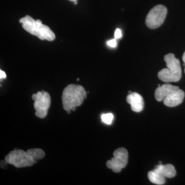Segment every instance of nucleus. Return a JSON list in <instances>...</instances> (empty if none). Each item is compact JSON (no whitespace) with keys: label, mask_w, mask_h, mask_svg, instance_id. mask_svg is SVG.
Segmentation results:
<instances>
[{"label":"nucleus","mask_w":185,"mask_h":185,"mask_svg":"<svg viewBox=\"0 0 185 185\" xmlns=\"http://www.w3.org/2000/svg\"><path fill=\"white\" fill-rule=\"evenodd\" d=\"M6 77V75L5 74V72L2 70H0V78L1 79H4Z\"/></svg>","instance_id":"nucleus-17"},{"label":"nucleus","mask_w":185,"mask_h":185,"mask_svg":"<svg viewBox=\"0 0 185 185\" xmlns=\"http://www.w3.org/2000/svg\"><path fill=\"white\" fill-rule=\"evenodd\" d=\"M5 161L17 168L31 167L35 163L31 155L24 150H15L5 156Z\"/></svg>","instance_id":"nucleus-4"},{"label":"nucleus","mask_w":185,"mask_h":185,"mask_svg":"<svg viewBox=\"0 0 185 185\" xmlns=\"http://www.w3.org/2000/svg\"><path fill=\"white\" fill-rule=\"evenodd\" d=\"M19 22L26 31L37 36L40 40L52 41L56 38V35L52 29L42 24L40 20H35L31 17L27 15L20 19Z\"/></svg>","instance_id":"nucleus-2"},{"label":"nucleus","mask_w":185,"mask_h":185,"mask_svg":"<svg viewBox=\"0 0 185 185\" xmlns=\"http://www.w3.org/2000/svg\"><path fill=\"white\" fill-rule=\"evenodd\" d=\"M87 98V92L82 86L70 84L62 93V100L63 108L65 111H75L80 106Z\"/></svg>","instance_id":"nucleus-1"},{"label":"nucleus","mask_w":185,"mask_h":185,"mask_svg":"<svg viewBox=\"0 0 185 185\" xmlns=\"http://www.w3.org/2000/svg\"><path fill=\"white\" fill-rule=\"evenodd\" d=\"M32 99L34 101L35 116L40 118H45L51 104L50 95L44 91H39L32 94Z\"/></svg>","instance_id":"nucleus-5"},{"label":"nucleus","mask_w":185,"mask_h":185,"mask_svg":"<svg viewBox=\"0 0 185 185\" xmlns=\"http://www.w3.org/2000/svg\"><path fill=\"white\" fill-rule=\"evenodd\" d=\"M158 86L159 87L156 89L155 92V97L158 102H161L166 97L179 88L177 86H174L169 83L164 84L161 86Z\"/></svg>","instance_id":"nucleus-10"},{"label":"nucleus","mask_w":185,"mask_h":185,"mask_svg":"<svg viewBox=\"0 0 185 185\" xmlns=\"http://www.w3.org/2000/svg\"><path fill=\"white\" fill-rule=\"evenodd\" d=\"M127 102L131 105V109L135 112H140L143 109V99L142 97L136 92L129 94L127 97Z\"/></svg>","instance_id":"nucleus-9"},{"label":"nucleus","mask_w":185,"mask_h":185,"mask_svg":"<svg viewBox=\"0 0 185 185\" xmlns=\"http://www.w3.org/2000/svg\"><path fill=\"white\" fill-rule=\"evenodd\" d=\"M184 71H185V69H184Z\"/></svg>","instance_id":"nucleus-22"},{"label":"nucleus","mask_w":185,"mask_h":185,"mask_svg":"<svg viewBox=\"0 0 185 185\" xmlns=\"http://www.w3.org/2000/svg\"><path fill=\"white\" fill-rule=\"evenodd\" d=\"M164 61L167 68L159 71L158 78L166 83L179 81L182 77L179 60L175 57L173 54L169 53L165 56Z\"/></svg>","instance_id":"nucleus-3"},{"label":"nucleus","mask_w":185,"mask_h":185,"mask_svg":"<svg viewBox=\"0 0 185 185\" xmlns=\"http://www.w3.org/2000/svg\"><path fill=\"white\" fill-rule=\"evenodd\" d=\"M70 1H72V2H75V1H77V0H69Z\"/></svg>","instance_id":"nucleus-19"},{"label":"nucleus","mask_w":185,"mask_h":185,"mask_svg":"<svg viewBox=\"0 0 185 185\" xmlns=\"http://www.w3.org/2000/svg\"><path fill=\"white\" fill-rule=\"evenodd\" d=\"M102 122L107 124H111L114 119V115L112 113L103 114L101 116Z\"/></svg>","instance_id":"nucleus-14"},{"label":"nucleus","mask_w":185,"mask_h":185,"mask_svg":"<svg viewBox=\"0 0 185 185\" xmlns=\"http://www.w3.org/2000/svg\"><path fill=\"white\" fill-rule=\"evenodd\" d=\"M27 152L31 155L32 158L35 160V163H37V161L38 159H42L45 156L44 151L39 148L31 149L28 150Z\"/></svg>","instance_id":"nucleus-13"},{"label":"nucleus","mask_w":185,"mask_h":185,"mask_svg":"<svg viewBox=\"0 0 185 185\" xmlns=\"http://www.w3.org/2000/svg\"><path fill=\"white\" fill-rule=\"evenodd\" d=\"M148 177L150 182L156 185H164L166 182V178L154 169L148 172Z\"/></svg>","instance_id":"nucleus-12"},{"label":"nucleus","mask_w":185,"mask_h":185,"mask_svg":"<svg viewBox=\"0 0 185 185\" xmlns=\"http://www.w3.org/2000/svg\"><path fill=\"white\" fill-rule=\"evenodd\" d=\"M167 9L163 5H157L150 10L146 18V24L150 29H156L164 22Z\"/></svg>","instance_id":"nucleus-6"},{"label":"nucleus","mask_w":185,"mask_h":185,"mask_svg":"<svg viewBox=\"0 0 185 185\" xmlns=\"http://www.w3.org/2000/svg\"><path fill=\"white\" fill-rule=\"evenodd\" d=\"M74 3H75V4H77V1H75V2H74Z\"/></svg>","instance_id":"nucleus-20"},{"label":"nucleus","mask_w":185,"mask_h":185,"mask_svg":"<svg viewBox=\"0 0 185 185\" xmlns=\"http://www.w3.org/2000/svg\"><path fill=\"white\" fill-rule=\"evenodd\" d=\"M115 39H119L120 38L121 36H122V34H121V30L119 28L116 29L115 32Z\"/></svg>","instance_id":"nucleus-16"},{"label":"nucleus","mask_w":185,"mask_h":185,"mask_svg":"<svg viewBox=\"0 0 185 185\" xmlns=\"http://www.w3.org/2000/svg\"><path fill=\"white\" fill-rule=\"evenodd\" d=\"M113 156L106 161V167L115 173H119L127 165L128 152L125 148H118L113 152Z\"/></svg>","instance_id":"nucleus-7"},{"label":"nucleus","mask_w":185,"mask_h":185,"mask_svg":"<svg viewBox=\"0 0 185 185\" xmlns=\"http://www.w3.org/2000/svg\"><path fill=\"white\" fill-rule=\"evenodd\" d=\"M107 44L110 47H115L117 45V41H116V39H112L111 40L107 42Z\"/></svg>","instance_id":"nucleus-15"},{"label":"nucleus","mask_w":185,"mask_h":185,"mask_svg":"<svg viewBox=\"0 0 185 185\" xmlns=\"http://www.w3.org/2000/svg\"><path fill=\"white\" fill-rule=\"evenodd\" d=\"M155 170L159 172L165 178H172L176 176V169L171 164H158L155 168Z\"/></svg>","instance_id":"nucleus-11"},{"label":"nucleus","mask_w":185,"mask_h":185,"mask_svg":"<svg viewBox=\"0 0 185 185\" xmlns=\"http://www.w3.org/2000/svg\"><path fill=\"white\" fill-rule=\"evenodd\" d=\"M79 78H78V79H77V80H78V81H79Z\"/></svg>","instance_id":"nucleus-21"},{"label":"nucleus","mask_w":185,"mask_h":185,"mask_svg":"<svg viewBox=\"0 0 185 185\" xmlns=\"http://www.w3.org/2000/svg\"><path fill=\"white\" fill-rule=\"evenodd\" d=\"M182 59H183V62L185 63V52H184V53H183V55Z\"/></svg>","instance_id":"nucleus-18"},{"label":"nucleus","mask_w":185,"mask_h":185,"mask_svg":"<svg viewBox=\"0 0 185 185\" xmlns=\"http://www.w3.org/2000/svg\"><path fill=\"white\" fill-rule=\"evenodd\" d=\"M185 97V92L181 89H177L164 99V103L168 107H174L180 105Z\"/></svg>","instance_id":"nucleus-8"}]
</instances>
